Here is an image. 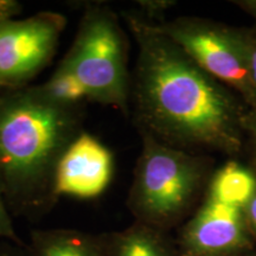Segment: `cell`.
<instances>
[{"label":"cell","mask_w":256,"mask_h":256,"mask_svg":"<svg viewBox=\"0 0 256 256\" xmlns=\"http://www.w3.org/2000/svg\"><path fill=\"white\" fill-rule=\"evenodd\" d=\"M83 112L51 100L40 84L0 92V185L14 215L36 220L57 203L56 168L83 132Z\"/></svg>","instance_id":"cell-2"},{"label":"cell","mask_w":256,"mask_h":256,"mask_svg":"<svg viewBox=\"0 0 256 256\" xmlns=\"http://www.w3.org/2000/svg\"><path fill=\"white\" fill-rule=\"evenodd\" d=\"M114 176V156L98 138L83 130L66 147L55 174L60 197L92 200L101 196Z\"/></svg>","instance_id":"cell-8"},{"label":"cell","mask_w":256,"mask_h":256,"mask_svg":"<svg viewBox=\"0 0 256 256\" xmlns=\"http://www.w3.org/2000/svg\"><path fill=\"white\" fill-rule=\"evenodd\" d=\"M127 206L136 222L168 232L180 228L200 203L214 162L206 156L168 145L146 133Z\"/></svg>","instance_id":"cell-3"},{"label":"cell","mask_w":256,"mask_h":256,"mask_svg":"<svg viewBox=\"0 0 256 256\" xmlns=\"http://www.w3.org/2000/svg\"><path fill=\"white\" fill-rule=\"evenodd\" d=\"M234 4L254 18L256 24V0H238L234 2Z\"/></svg>","instance_id":"cell-19"},{"label":"cell","mask_w":256,"mask_h":256,"mask_svg":"<svg viewBox=\"0 0 256 256\" xmlns=\"http://www.w3.org/2000/svg\"><path fill=\"white\" fill-rule=\"evenodd\" d=\"M28 248L31 256H106L102 234L69 228L32 230Z\"/></svg>","instance_id":"cell-10"},{"label":"cell","mask_w":256,"mask_h":256,"mask_svg":"<svg viewBox=\"0 0 256 256\" xmlns=\"http://www.w3.org/2000/svg\"><path fill=\"white\" fill-rule=\"evenodd\" d=\"M241 34L244 43L249 76L256 95V24L250 28H241Z\"/></svg>","instance_id":"cell-13"},{"label":"cell","mask_w":256,"mask_h":256,"mask_svg":"<svg viewBox=\"0 0 256 256\" xmlns=\"http://www.w3.org/2000/svg\"><path fill=\"white\" fill-rule=\"evenodd\" d=\"M120 17L136 46L130 108L139 133L191 152L241 154L249 110L244 101L204 72L156 23L133 10Z\"/></svg>","instance_id":"cell-1"},{"label":"cell","mask_w":256,"mask_h":256,"mask_svg":"<svg viewBox=\"0 0 256 256\" xmlns=\"http://www.w3.org/2000/svg\"><path fill=\"white\" fill-rule=\"evenodd\" d=\"M241 256H256V250L250 252H247V254H243Z\"/></svg>","instance_id":"cell-20"},{"label":"cell","mask_w":256,"mask_h":256,"mask_svg":"<svg viewBox=\"0 0 256 256\" xmlns=\"http://www.w3.org/2000/svg\"><path fill=\"white\" fill-rule=\"evenodd\" d=\"M22 12V4L16 0H0V24L4 23Z\"/></svg>","instance_id":"cell-18"},{"label":"cell","mask_w":256,"mask_h":256,"mask_svg":"<svg viewBox=\"0 0 256 256\" xmlns=\"http://www.w3.org/2000/svg\"><path fill=\"white\" fill-rule=\"evenodd\" d=\"M138 12L144 16L146 19L153 22V23H159V19L164 17V14L176 6L177 2L172 0H140L136 2Z\"/></svg>","instance_id":"cell-14"},{"label":"cell","mask_w":256,"mask_h":256,"mask_svg":"<svg viewBox=\"0 0 256 256\" xmlns=\"http://www.w3.org/2000/svg\"><path fill=\"white\" fill-rule=\"evenodd\" d=\"M246 202L209 186L176 240L179 256H241L256 250L246 220Z\"/></svg>","instance_id":"cell-6"},{"label":"cell","mask_w":256,"mask_h":256,"mask_svg":"<svg viewBox=\"0 0 256 256\" xmlns=\"http://www.w3.org/2000/svg\"><path fill=\"white\" fill-rule=\"evenodd\" d=\"M156 25L204 72L236 92L249 110L256 108L241 28L200 17H178Z\"/></svg>","instance_id":"cell-5"},{"label":"cell","mask_w":256,"mask_h":256,"mask_svg":"<svg viewBox=\"0 0 256 256\" xmlns=\"http://www.w3.org/2000/svg\"><path fill=\"white\" fill-rule=\"evenodd\" d=\"M0 256H31L28 244L0 240Z\"/></svg>","instance_id":"cell-16"},{"label":"cell","mask_w":256,"mask_h":256,"mask_svg":"<svg viewBox=\"0 0 256 256\" xmlns=\"http://www.w3.org/2000/svg\"><path fill=\"white\" fill-rule=\"evenodd\" d=\"M246 220L252 240L256 243V188L244 206Z\"/></svg>","instance_id":"cell-17"},{"label":"cell","mask_w":256,"mask_h":256,"mask_svg":"<svg viewBox=\"0 0 256 256\" xmlns=\"http://www.w3.org/2000/svg\"><path fill=\"white\" fill-rule=\"evenodd\" d=\"M106 256H179L168 232L134 222L118 232L102 234Z\"/></svg>","instance_id":"cell-9"},{"label":"cell","mask_w":256,"mask_h":256,"mask_svg":"<svg viewBox=\"0 0 256 256\" xmlns=\"http://www.w3.org/2000/svg\"><path fill=\"white\" fill-rule=\"evenodd\" d=\"M0 240L2 241L23 243L14 229V220H12V217L10 215L8 206L6 204L4 194H2V185H0Z\"/></svg>","instance_id":"cell-15"},{"label":"cell","mask_w":256,"mask_h":256,"mask_svg":"<svg viewBox=\"0 0 256 256\" xmlns=\"http://www.w3.org/2000/svg\"><path fill=\"white\" fill-rule=\"evenodd\" d=\"M66 26L52 11L0 24V92L28 87L55 56Z\"/></svg>","instance_id":"cell-7"},{"label":"cell","mask_w":256,"mask_h":256,"mask_svg":"<svg viewBox=\"0 0 256 256\" xmlns=\"http://www.w3.org/2000/svg\"><path fill=\"white\" fill-rule=\"evenodd\" d=\"M40 87L51 100L66 107L84 108L87 102H90L82 83L62 63Z\"/></svg>","instance_id":"cell-11"},{"label":"cell","mask_w":256,"mask_h":256,"mask_svg":"<svg viewBox=\"0 0 256 256\" xmlns=\"http://www.w3.org/2000/svg\"><path fill=\"white\" fill-rule=\"evenodd\" d=\"M244 150L248 152V168L256 174V108L248 110L243 119Z\"/></svg>","instance_id":"cell-12"},{"label":"cell","mask_w":256,"mask_h":256,"mask_svg":"<svg viewBox=\"0 0 256 256\" xmlns=\"http://www.w3.org/2000/svg\"><path fill=\"white\" fill-rule=\"evenodd\" d=\"M127 43L119 16L110 6L90 4L60 60L82 83L89 101L110 106L124 115L130 112L132 87Z\"/></svg>","instance_id":"cell-4"}]
</instances>
